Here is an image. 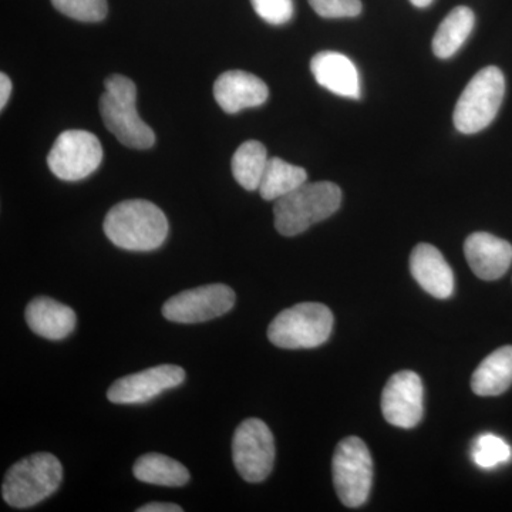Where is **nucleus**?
Segmentation results:
<instances>
[{
	"label": "nucleus",
	"instance_id": "f257e3e1",
	"mask_svg": "<svg viewBox=\"0 0 512 512\" xmlns=\"http://www.w3.org/2000/svg\"><path fill=\"white\" fill-rule=\"evenodd\" d=\"M103 228L116 247L134 252L154 251L164 244L168 235L164 212L146 200H127L114 205L106 215Z\"/></svg>",
	"mask_w": 512,
	"mask_h": 512
},
{
	"label": "nucleus",
	"instance_id": "f03ea898",
	"mask_svg": "<svg viewBox=\"0 0 512 512\" xmlns=\"http://www.w3.org/2000/svg\"><path fill=\"white\" fill-rule=\"evenodd\" d=\"M100 97L104 126L121 144L136 150H148L156 144L153 128L144 123L137 111V87L121 74H111L104 82Z\"/></svg>",
	"mask_w": 512,
	"mask_h": 512
},
{
	"label": "nucleus",
	"instance_id": "7ed1b4c3",
	"mask_svg": "<svg viewBox=\"0 0 512 512\" xmlns=\"http://www.w3.org/2000/svg\"><path fill=\"white\" fill-rule=\"evenodd\" d=\"M342 191L329 181L305 183L275 201V228L284 237L302 234L339 210Z\"/></svg>",
	"mask_w": 512,
	"mask_h": 512
},
{
	"label": "nucleus",
	"instance_id": "20e7f679",
	"mask_svg": "<svg viewBox=\"0 0 512 512\" xmlns=\"http://www.w3.org/2000/svg\"><path fill=\"white\" fill-rule=\"evenodd\" d=\"M63 480V467L50 453H36L10 467L2 484V497L13 508H29L55 494Z\"/></svg>",
	"mask_w": 512,
	"mask_h": 512
},
{
	"label": "nucleus",
	"instance_id": "39448f33",
	"mask_svg": "<svg viewBox=\"0 0 512 512\" xmlns=\"http://www.w3.org/2000/svg\"><path fill=\"white\" fill-rule=\"evenodd\" d=\"M333 313L322 303H298L279 313L268 328V339L282 349L319 348L332 335Z\"/></svg>",
	"mask_w": 512,
	"mask_h": 512
},
{
	"label": "nucleus",
	"instance_id": "423d86ee",
	"mask_svg": "<svg viewBox=\"0 0 512 512\" xmlns=\"http://www.w3.org/2000/svg\"><path fill=\"white\" fill-rule=\"evenodd\" d=\"M505 94L504 74L498 67L480 70L461 93L454 109V126L463 134H476L493 123Z\"/></svg>",
	"mask_w": 512,
	"mask_h": 512
},
{
	"label": "nucleus",
	"instance_id": "0eeeda50",
	"mask_svg": "<svg viewBox=\"0 0 512 512\" xmlns=\"http://www.w3.org/2000/svg\"><path fill=\"white\" fill-rule=\"evenodd\" d=\"M336 494L346 507H362L369 498L373 481V461L365 441L346 437L336 447L332 461Z\"/></svg>",
	"mask_w": 512,
	"mask_h": 512
},
{
	"label": "nucleus",
	"instance_id": "6e6552de",
	"mask_svg": "<svg viewBox=\"0 0 512 512\" xmlns=\"http://www.w3.org/2000/svg\"><path fill=\"white\" fill-rule=\"evenodd\" d=\"M232 460L248 483H262L269 477L275 463V440L264 421L247 419L239 424L232 439Z\"/></svg>",
	"mask_w": 512,
	"mask_h": 512
},
{
	"label": "nucleus",
	"instance_id": "1a4fd4ad",
	"mask_svg": "<svg viewBox=\"0 0 512 512\" xmlns=\"http://www.w3.org/2000/svg\"><path fill=\"white\" fill-rule=\"evenodd\" d=\"M101 161L99 138L84 130L63 131L47 156L50 171L63 181L84 180L100 167Z\"/></svg>",
	"mask_w": 512,
	"mask_h": 512
},
{
	"label": "nucleus",
	"instance_id": "9d476101",
	"mask_svg": "<svg viewBox=\"0 0 512 512\" xmlns=\"http://www.w3.org/2000/svg\"><path fill=\"white\" fill-rule=\"evenodd\" d=\"M235 292L227 285L212 284L188 289L168 299L163 316L175 323H202L225 315L234 308Z\"/></svg>",
	"mask_w": 512,
	"mask_h": 512
},
{
	"label": "nucleus",
	"instance_id": "9b49d317",
	"mask_svg": "<svg viewBox=\"0 0 512 512\" xmlns=\"http://www.w3.org/2000/svg\"><path fill=\"white\" fill-rule=\"evenodd\" d=\"M423 397V382L417 373L412 370L396 373L382 393L384 419L400 429H413L423 419Z\"/></svg>",
	"mask_w": 512,
	"mask_h": 512
},
{
	"label": "nucleus",
	"instance_id": "f8f14e48",
	"mask_svg": "<svg viewBox=\"0 0 512 512\" xmlns=\"http://www.w3.org/2000/svg\"><path fill=\"white\" fill-rule=\"evenodd\" d=\"M185 380L183 367L161 365L143 372L121 377L107 392V399L114 404H144L156 399L167 390L180 386Z\"/></svg>",
	"mask_w": 512,
	"mask_h": 512
},
{
	"label": "nucleus",
	"instance_id": "ddd939ff",
	"mask_svg": "<svg viewBox=\"0 0 512 512\" xmlns=\"http://www.w3.org/2000/svg\"><path fill=\"white\" fill-rule=\"evenodd\" d=\"M214 97L225 113L237 114L259 107L268 100L269 89L264 80L242 70H228L214 84Z\"/></svg>",
	"mask_w": 512,
	"mask_h": 512
},
{
	"label": "nucleus",
	"instance_id": "4468645a",
	"mask_svg": "<svg viewBox=\"0 0 512 512\" xmlns=\"http://www.w3.org/2000/svg\"><path fill=\"white\" fill-rule=\"evenodd\" d=\"M464 252L471 271L484 281L507 274L512 264V245L488 232H476L466 239Z\"/></svg>",
	"mask_w": 512,
	"mask_h": 512
},
{
	"label": "nucleus",
	"instance_id": "2eb2a0df",
	"mask_svg": "<svg viewBox=\"0 0 512 512\" xmlns=\"http://www.w3.org/2000/svg\"><path fill=\"white\" fill-rule=\"evenodd\" d=\"M410 271L417 284L437 299L453 295L454 275L443 254L430 244H419L410 255Z\"/></svg>",
	"mask_w": 512,
	"mask_h": 512
},
{
	"label": "nucleus",
	"instance_id": "dca6fc26",
	"mask_svg": "<svg viewBox=\"0 0 512 512\" xmlns=\"http://www.w3.org/2000/svg\"><path fill=\"white\" fill-rule=\"evenodd\" d=\"M313 77L319 86L340 97L360 99V77L355 63L338 52H320L311 62Z\"/></svg>",
	"mask_w": 512,
	"mask_h": 512
},
{
	"label": "nucleus",
	"instance_id": "f3484780",
	"mask_svg": "<svg viewBox=\"0 0 512 512\" xmlns=\"http://www.w3.org/2000/svg\"><path fill=\"white\" fill-rule=\"evenodd\" d=\"M26 322L36 335L49 340H62L76 328L77 318L70 306L40 296L26 308Z\"/></svg>",
	"mask_w": 512,
	"mask_h": 512
},
{
	"label": "nucleus",
	"instance_id": "a211bd4d",
	"mask_svg": "<svg viewBox=\"0 0 512 512\" xmlns=\"http://www.w3.org/2000/svg\"><path fill=\"white\" fill-rule=\"evenodd\" d=\"M512 384V346H503L485 357L471 377L477 396H500Z\"/></svg>",
	"mask_w": 512,
	"mask_h": 512
},
{
	"label": "nucleus",
	"instance_id": "6ab92c4d",
	"mask_svg": "<svg viewBox=\"0 0 512 512\" xmlns=\"http://www.w3.org/2000/svg\"><path fill=\"white\" fill-rule=\"evenodd\" d=\"M474 23H476V16L467 6H458L451 10L434 35V55L439 59H450L456 55L473 32Z\"/></svg>",
	"mask_w": 512,
	"mask_h": 512
},
{
	"label": "nucleus",
	"instance_id": "aec40b11",
	"mask_svg": "<svg viewBox=\"0 0 512 512\" xmlns=\"http://www.w3.org/2000/svg\"><path fill=\"white\" fill-rule=\"evenodd\" d=\"M133 473L138 481L163 487H183L190 481V471L180 461L158 453L138 458Z\"/></svg>",
	"mask_w": 512,
	"mask_h": 512
},
{
	"label": "nucleus",
	"instance_id": "412c9836",
	"mask_svg": "<svg viewBox=\"0 0 512 512\" xmlns=\"http://www.w3.org/2000/svg\"><path fill=\"white\" fill-rule=\"evenodd\" d=\"M308 180L305 168L286 163L282 158H269L258 191L265 201H276L301 187Z\"/></svg>",
	"mask_w": 512,
	"mask_h": 512
},
{
	"label": "nucleus",
	"instance_id": "4be33fe9",
	"mask_svg": "<svg viewBox=\"0 0 512 512\" xmlns=\"http://www.w3.org/2000/svg\"><path fill=\"white\" fill-rule=\"evenodd\" d=\"M268 161V151L264 144L256 140L245 141L232 157V174L245 190H258Z\"/></svg>",
	"mask_w": 512,
	"mask_h": 512
},
{
	"label": "nucleus",
	"instance_id": "5701e85b",
	"mask_svg": "<svg viewBox=\"0 0 512 512\" xmlns=\"http://www.w3.org/2000/svg\"><path fill=\"white\" fill-rule=\"evenodd\" d=\"M512 457V450L507 441L495 434H483L474 441L473 460L478 467L494 468L500 464L508 463Z\"/></svg>",
	"mask_w": 512,
	"mask_h": 512
},
{
	"label": "nucleus",
	"instance_id": "b1692460",
	"mask_svg": "<svg viewBox=\"0 0 512 512\" xmlns=\"http://www.w3.org/2000/svg\"><path fill=\"white\" fill-rule=\"evenodd\" d=\"M52 5L63 15L86 23L101 22L109 12L107 0H52Z\"/></svg>",
	"mask_w": 512,
	"mask_h": 512
},
{
	"label": "nucleus",
	"instance_id": "393cba45",
	"mask_svg": "<svg viewBox=\"0 0 512 512\" xmlns=\"http://www.w3.org/2000/svg\"><path fill=\"white\" fill-rule=\"evenodd\" d=\"M256 15L266 23L281 26L293 18V0H251Z\"/></svg>",
	"mask_w": 512,
	"mask_h": 512
},
{
	"label": "nucleus",
	"instance_id": "a878e982",
	"mask_svg": "<svg viewBox=\"0 0 512 512\" xmlns=\"http://www.w3.org/2000/svg\"><path fill=\"white\" fill-rule=\"evenodd\" d=\"M309 5L320 18H356L362 13L360 0H309Z\"/></svg>",
	"mask_w": 512,
	"mask_h": 512
},
{
	"label": "nucleus",
	"instance_id": "bb28decb",
	"mask_svg": "<svg viewBox=\"0 0 512 512\" xmlns=\"http://www.w3.org/2000/svg\"><path fill=\"white\" fill-rule=\"evenodd\" d=\"M137 512H183V508L177 504L150 503L137 508Z\"/></svg>",
	"mask_w": 512,
	"mask_h": 512
},
{
	"label": "nucleus",
	"instance_id": "cd10ccee",
	"mask_svg": "<svg viewBox=\"0 0 512 512\" xmlns=\"http://www.w3.org/2000/svg\"><path fill=\"white\" fill-rule=\"evenodd\" d=\"M12 94V82L6 73L0 74V110H5Z\"/></svg>",
	"mask_w": 512,
	"mask_h": 512
},
{
	"label": "nucleus",
	"instance_id": "c85d7f7f",
	"mask_svg": "<svg viewBox=\"0 0 512 512\" xmlns=\"http://www.w3.org/2000/svg\"><path fill=\"white\" fill-rule=\"evenodd\" d=\"M410 2L413 3L416 8H427V6H430L431 3H433V0H410Z\"/></svg>",
	"mask_w": 512,
	"mask_h": 512
}]
</instances>
